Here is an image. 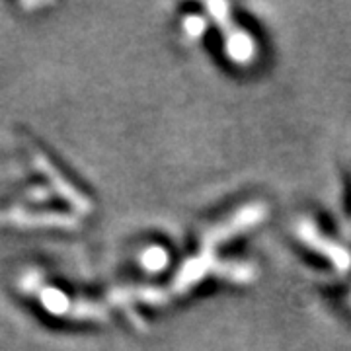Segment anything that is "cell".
I'll return each instance as SVG.
<instances>
[{
  "mask_svg": "<svg viewBox=\"0 0 351 351\" xmlns=\"http://www.w3.org/2000/svg\"><path fill=\"white\" fill-rule=\"evenodd\" d=\"M207 277H219L234 283H248L256 277V269L248 263L225 262L215 252L199 250L197 256H191L182 263L172 283V293L176 297H182L203 283Z\"/></svg>",
  "mask_w": 351,
  "mask_h": 351,
  "instance_id": "6da1fadb",
  "label": "cell"
},
{
  "mask_svg": "<svg viewBox=\"0 0 351 351\" xmlns=\"http://www.w3.org/2000/svg\"><path fill=\"white\" fill-rule=\"evenodd\" d=\"M205 10L221 32L226 57L237 66H250L258 57V43L250 32L237 22L230 6L223 2H209Z\"/></svg>",
  "mask_w": 351,
  "mask_h": 351,
  "instance_id": "7a4b0ae2",
  "label": "cell"
},
{
  "mask_svg": "<svg viewBox=\"0 0 351 351\" xmlns=\"http://www.w3.org/2000/svg\"><path fill=\"white\" fill-rule=\"evenodd\" d=\"M267 217V205L262 201H252L239 207L237 211L228 215L226 219L215 223L209 226L199 240V250L215 252L217 248L223 246L226 242L234 240L240 234H244L246 230H252L254 226H258L263 219Z\"/></svg>",
  "mask_w": 351,
  "mask_h": 351,
  "instance_id": "3957f363",
  "label": "cell"
},
{
  "mask_svg": "<svg viewBox=\"0 0 351 351\" xmlns=\"http://www.w3.org/2000/svg\"><path fill=\"white\" fill-rule=\"evenodd\" d=\"M295 237L314 254L322 256L338 274H346L351 269V254L338 240L328 237L326 232L318 226L316 221L308 217H301L295 225Z\"/></svg>",
  "mask_w": 351,
  "mask_h": 351,
  "instance_id": "277c9868",
  "label": "cell"
},
{
  "mask_svg": "<svg viewBox=\"0 0 351 351\" xmlns=\"http://www.w3.org/2000/svg\"><path fill=\"white\" fill-rule=\"evenodd\" d=\"M168 265V252L162 246H151L143 254V267L149 271H162Z\"/></svg>",
  "mask_w": 351,
  "mask_h": 351,
  "instance_id": "5b68a950",
  "label": "cell"
},
{
  "mask_svg": "<svg viewBox=\"0 0 351 351\" xmlns=\"http://www.w3.org/2000/svg\"><path fill=\"white\" fill-rule=\"evenodd\" d=\"M182 27H184V34L188 38L199 39L205 34L207 22H205V18L199 16V14H188V18H184V22H182Z\"/></svg>",
  "mask_w": 351,
  "mask_h": 351,
  "instance_id": "8992f818",
  "label": "cell"
}]
</instances>
